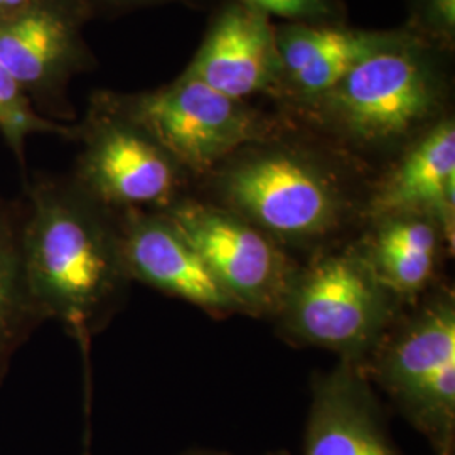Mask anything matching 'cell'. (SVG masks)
Here are the masks:
<instances>
[{
    "instance_id": "obj_1",
    "label": "cell",
    "mask_w": 455,
    "mask_h": 455,
    "mask_svg": "<svg viewBox=\"0 0 455 455\" xmlns=\"http://www.w3.org/2000/svg\"><path fill=\"white\" fill-rule=\"evenodd\" d=\"M20 204L22 260L34 302L44 323H61L86 351L131 280L116 214L71 176L36 174Z\"/></svg>"
},
{
    "instance_id": "obj_2",
    "label": "cell",
    "mask_w": 455,
    "mask_h": 455,
    "mask_svg": "<svg viewBox=\"0 0 455 455\" xmlns=\"http://www.w3.org/2000/svg\"><path fill=\"white\" fill-rule=\"evenodd\" d=\"M445 97L447 82L435 48L407 31L395 34L341 82L302 107L342 139L383 148L417 139L437 124Z\"/></svg>"
},
{
    "instance_id": "obj_3",
    "label": "cell",
    "mask_w": 455,
    "mask_h": 455,
    "mask_svg": "<svg viewBox=\"0 0 455 455\" xmlns=\"http://www.w3.org/2000/svg\"><path fill=\"white\" fill-rule=\"evenodd\" d=\"M216 189L223 208L283 242L323 238L347 212L339 178L319 159L291 147L242 152L223 167Z\"/></svg>"
},
{
    "instance_id": "obj_4",
    "label": "cell",
    "mask_w": 455,
    "mask_h": 455,
    "mask_svg": "<svg viewBox=\"0 0 455 455\" xmlns=\"http://www.w3.org/2000/svg\"><path fill=\"white\" fill-rule=\"evenodd\" d=\"M395 299L363 251L349 248L321 255L295 274L278 312L300 341L358 358L381 339Z\"/></svg>"
},
{
    "instance_id": "obj_5",
    "label": "cell",
    "mask_w": 455,
    "mask_h": 455,
    "mask_svg": "<svg viewBox=\"0 0 455 455\" xmlns=\"http://www.w3.org/2000/svg\"><path fill=\"white\" fill-rule=\"evenodd\" d=\"M108 95L182 169L195 172L212 171L268 131L244 100L227 97L186 71L152 92Z\"/></svg>"
},
{
    "instance_id": "obj_6",
    "label": "cell",
    "mask_w": 455,
    "mask_h": 455,
    "mask_svg": "<svg viewBox=\"0 0 455 455\" xmlns=\"http://www.w3.org/2000/svg\"><path fill=\"white\" fill-rule=\"evenodd\" d=\"M76 139L83 148L71 178L110 212H164L174 203L184 169L108 92L93 95Z\"/></svg>"
},
{
    "instance_id": "obj_7",
    "label": "cell",
    "mask_w": 455,
    "mask_h": 455,
    "mask_svg": "<svg viewBox=\"0 0 455 455\" xmlns=\"http://www.w3.org/2000/svg\"><path fill=\"white\" fill-rule=\"evenodd\" d=\"M164 212L236 309L280 310L295 274L275 238L227 208L180 201Z\"/></svg>"
},
{
    "instance_id": "obj_8",
    "label": "cell",
    "mask_w": 455,
    "mask_h": 455,
    "mask_svg": "<svg viewBox=\"0 0 455 455\" xmlns=\"http://www.w3.org/2000/svg\"><path fill=\"white\" fill-rule=\"evenodd\" d=\"M95 12L92 0H34L0 17V63L51 120L71 118L68 84L93 66L83 29Z\"/></svg>"
},
{
    "instance_id": "obj_9",
    "label": "cell",
    "mask_w": 455,
    "mask_h": 455,
    "mask_svg": "<svg viewBox=\"0 0 455 455\" xmlns=\"http://www.w3.org/2000/svg\"><path fill=\"white\" fill-rule=\"evenodd\" d=\"M378 379L437 449L454 443L455 307L445 297L420 310L378 359Z\"/></svg>"
},
{
    "instance_id": "obj_10",
    "label": "cell",
    "mask_w": 455,
    "mask_h": 455,
    "mask_svg": "<svg viewBox=\"0 0 455 455\" xmlns=\"http://www.w3.org/2000/svg\"><path fill=\"white\" fill-rule=\"evenodd\" d=\"M115 214L120 253L131 280L210 312L238 310L165 212L131 210Z\"/></svg>"
},
{
    "instance_id": "obj_11",
    "label": "cell",
    "mask_w": 455,
    "mask_h": 455,
    "mask_svg": "<svg viewBox=\"0 0 455 455\" xmlns=\"http://www.w3.org/2000/svg\"><path fill=\"white\" fill-rule=\"evenodd\" d=\"M186 73L236 100L283 95L275 28L268 17L242 2L229 4L214 17Z\"/></svg>"
},
{
    "instance_id": "obj_12",
    "label": "cell",
    "mask_w": 455,
    "mask_h": 455,
    "mask_svg": "<svg viewBox=\"0 0 455 455\" xmlns=\"http://www.w3.org/2000/svg\"><path fill=\"white\" fill-rule=\"evenodd\" d=\"M376 220L403 212H420L439 223L454 243L455 124L442 118L420 133L402 159L381 180L370 201Z\"/></svg>"
},
{
    "instance_id": "obj_13",
    "label": "cell",
    "mask_w": 455,
    "mask_h": 455,
    "mask_svg": "<svg viewBox=\"0 0 455 455\" xmlns=\"http://www.w3.org/2000/svg\"><path fill=\"white\" fill-rule=\"evenodd\" d=\"M396 33L349 29L341 24L291 22L275 28L283 68V95L306 105L341 82L363 58L388 44Z\"/></svg>"
},
{
    "instance_id": "obj_14",
    "label": "cell",
    "mask_w": 455,
    "mask_h": 455,
    "mask_svg": "<svg viewBox=\"0 0 455 455\" xmlns=\"http://www.w3.org/2000/svg\"><path fill=\"white\" fill-rule=\"evenodd\" d=\"M304 455H400L371 393L351 366L344 364L319 383Z\"/></svg>"
},
{
    "instance_id": "obj_15",
    "label": "cell",
    "mask_w": 455,
    "mask_h": 455,
    "mask_svg": "<svg viewBox=\"0 0 455 455\" xmlns=\"http://www.w3.org/2000/svg\"><path fill=\"white\" fill-rule=\"evenodd\" d=\"M443 242V229L432 216L403 212L376 220L373 235L359 250L395 297H413L435 275Z\"/></svg>"
},
{
    "instance_id": "obj_16",
    "label": "cell",
    "mask_w": 455,
    "mask_h": 455,
    "mask_svg": "<svg viewBox=\"0 0 455 455\" xmlns=\"http://www.w3.org/2000/svg\"><path fill=\"white\" fill-rule=\"evenodd\" d=\"M20 225V201L0 197V383L17 351L44 323L24 270Z\"/></svg>"
},
{
    "instance_id": "obj_17",
    "label": "cell",
    "mask_w": 455,
    "mask_h": 455,
    "mask_svg": "<svg viewBox=\"0 0 455 455\" xmlns=\"http://www.w3.org/2000/svg\"><path fill=\"white\" fill-rule=\"evenodd\" d=\"M36 133L76 139V127L39 114L26 92L0 63V135L20 165L26 163V142Z\"/></svg>"
},
{
    "instance_id": "obj_18",
    "label": "cell",
    "mask_w": 455,
    "mask_h": 455,
    "mask_svg": "<svg viewBox=\"0 0 455 455\" xmlns=\"http://www.w3.org/2000/svg\"><path fill=\"white\" fill-rule=\"evenodd\" d=\"M410 33L434 48L449 49L454 44L455 0H411Z\"/></svg>"
},
{
    "instance_id": "obj_19",
    "label": "cell",
    "mask_w": 455,
    "mask_h": 455,
    "mask_svg": "<svg viewBox=\"0 0 455 455\" xmlns=\"http://www.w3.org/2000/svg\"><path fill=\"white\" fill-rule=\"evenodd\" d=\"M267 17H283L300 24H327L339 16L334 0H236Z\"/></svg>"
},
{
    "instance_id": "obj_20",
    "label": "cell",
    "mask_w": 455,
    "mask_h": 455,
    "mask_svg": "<svg viewBox=\"0 0 455 455\" xmlns=\"http://www.w3.org/2000/svg\"><path fill=\"white\" fill-rule=\"evenodd\" d=\"M159 2H167V0H92L95 11L98 7H110V9H131V7H139V5H150V4H159Z\"/></svg>"
},
{
    "instance_id": "obj_21",
    "label": "cell",
    "mask_w": 455,
    "mask_h": 455,
    "mask_svg": "<svg viewBox=\"0 0 455 455\" xmlns=\"http://www.w3.org/2000/svg\"><path fill=\"white\" fill-rule=\"evenodd\" d=\"M33 2L34 0H0V17L14 14Z\"/></svg>"
},
{
    "instance_id": "obj_22",
    "label": "cell",
    "mask_w": 455,
    "mask_h": 455,
    "mask_svg": "<svg viewBox=\"0 0 455 455\" xmlns=\"http://www.w3.org/2000/svg\"><path fill=\"white\" fill-rule=\"evenodd\" d=\"M83 455H92L90 454V428L86 427V437H84V451H83Z\"/></svg>"
},
{
    "instance_id": "obj_23",
    "label": "cell",
    "mask_w": 455,
    "mask_h": 455,
    "mask_svg": "<svg viewBox=\"0 0 455 455\" xmlns=\"http://www.w3.org/2000/svg\"><path fill=\"white\" fill-rule=\"evenodd\" d=\"M439 455H454V443L447 445V447H442L439 449Z\"/></svg>"
},
{
    "instance_id": "obj_24",
    "label": "cell",
    "mask_w": 455,
    "mask_h": 455,
    "mask_svg": "<svg viewBox=\"0 0 455 455\" xmlns=\"http://www.w3.org/2000/svg\"><path fill=\"white\" fill-rule=\"evenodd\" d=\"M191 455H228V454H216V452H199V454H191Z\"/></svg>"
}]
</instances>
